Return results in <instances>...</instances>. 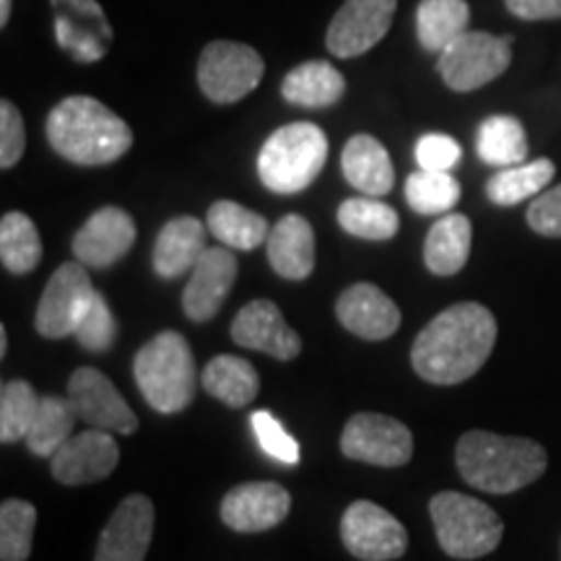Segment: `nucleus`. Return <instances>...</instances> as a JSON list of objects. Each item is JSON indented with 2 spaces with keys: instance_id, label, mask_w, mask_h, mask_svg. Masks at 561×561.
Here are the masks:
<instances>
[{
  "instance_id": "nucleus-1",
  "label": "nucleus",
  "mask_w": 561,
  "mask_h": 561,
  "mask_svg": "<svg viewBox=\"0 0 561 561\" xmlns=\"http://www.w3.org/2000/svg\"><path fill=\"white\" fill-rule=\"evenodd\" d=\"M496 320L479 301H458L416 335L411 364L421 380L460 385L479 371L494 351Z\"/></svg>"
},
{
  "instance_id": "nucleus-2",
  "label": "nucleus",
  "mask_w": 561,
  "mask_h": 561,
  "mask_svg": "<svg viewBox=\"0 0 561 561\" xmlns=\"http://www.w3.org/2000/svg\"><path fill=\"white\" fill-rule=\"evenodd\" d=\"M47 140L70 164L104 167L130 151V125L94 96H68L47 115Z\"/></svg>"
},
{
  "instance_id": "nucleus-3",
  "label": "nucleus",
  "mask_w": 561,
  "mask_h": 561,
  "mask_svg": "<svg viewBox=\"0 0 561 561\" xmlns=\"http://www.w3.org/2000/svg\"><path fill=\"white\" fill-rule=\"evenodd\" d=\"M455 462L471 486L489 494H512L541 479L549 455L533 439L500 437L476 430L458 439Z\"/></svg>"
},
{
  "instance_id": "nucleus-4",
  "label": "nucleus",
  "mask_w": 561,
  "mask_h": 561,
  "mask_svg": "<svg viewBox=\"0 0 561 561\" xmlns=\"http://www.w3.org/2000/svg\"><path fill=\"white\" fill-rule=\"evenodd\" d=\"M133 375L146 403L159 413L185 411L198 388L193 348L178 331H164L146 341L133 359Z\"/></svg>"
},
{
  "instance_id": "nucleus-5",
  "label": "nucleus",
  "mask_w": 561,
  "mask_h": 561,
  "mask_svg": "<svg viewBox=\"0 0 561 561\" xmlns=\"http://www.w3.org/2000/svg\"><path fill=\"white\" fill-rule=\"evenodd\" d=\"M328 161V136L314 123L273 130L257 153V178L271 193L294 195L320 178Z\"/></svg>"
},
{
  "instance_id": "nucleus-6",
  "label": "nucleus",
  "mask_w": 561,
  "mask_h": 561,
  "mask_svg": "<svg viewBox=\"0 0 561 561\" xmlns=\"http://www.w3.org/2000/svg\"><path fill=\"white\" fill-rule=\"evenodd\" d=\"M434 533L453 559H481L502 541V517L489 504L460 491H442L430 502Z\"/></svg>"
},
{
  "instance_id": "nucleus-7",
  "label": "nucleus",
  "mask_w": 561,
  "mask_h": 561,
  "mask_svg": "<svg viewBox=\"0 0 561 561\" xmlns=\"http://www.w3.org/2000/svg\"><path fill=\"white\" fill-rule=\"evenodd\" d=\"M263 73L265 62L261 53L244 42H208L198 60V87L214 104L244 100L263 81Z\"/></svg>"
},
{
  "instance_id": "nucleus-8",
  "label": "nucleus",
  "mask_w": 561,
  "mask_h": 561,
  "mask_svg": "<svg viewBox=\"0 0 561 561\" xmlns=\"http://www.w3.org/2000/svg\"><path fill=\"white\" fill-rule=\"evenodd\" d=\"M512 62V37L462 32L439 53L437 70L453 91H476L500 79Z\"/></svg>"
},
{
  "instance_id": "nucleus-9",
  "label": "nucleus",
  "mask_w": 561,
  "mask_h": 561,
  "mask_svg": "<svg viewBox=\"0 0 561 561\" xmlns=\"http://www.w3.org/2000/svg\"><path fill=\"white\" fill-rule=\"evenodd\" d=\"M94 291L87 265L79 261L62 263L47 280L34 314V325L42 339L60 341L73 335Z\"/></svg>"
},
{
  "instance_id": "nucleus-10",
  "label": "nucleus",
  "mask_w": 561,
  "mask_h": 561,
  "mask_svg": "<svg viewBox=\"0 0 561 561\" xmlns=\"http://www.w3.org/2000/svg\"><path fill=\"white\" fill-rule=\"evenodd\" d=\"M341 453L380 468L405 466L413 455V434L403 421L385 413H356L341 434Z\"/></svg>"
},
{
  "instance_id": "nucleus-11",
  "label": "nucleus",
  "mask_w": 561,
  "mask_h": 561,
  "mask_svg": "<svg viewBox=\"0 0 561 561\" xmlns=\"http://www.w3.org/2000/svg\"><path fill=\"white\" fill-rule=\"evenodd\" d=\"M341 538L348 553L362 561L401 559L409 549L405 525L392 512L369 500L348 504L341 520Z\"/></svg>"
},
{
  "instance_id": "nucleus-12",
  "label": "nucleus",
  "mask_w": 561,
  "mask_h": 561,
  "mask_svg": "<svg viewBox=\"0 0 561 561\" xmlns=\"http://www.w3.org/2000/svg\"><path fill=\"white\" fill-rule=\"evenodd\" d=\"M55 39L76 62H96L115 42L107 13L100 0H50Z\"/></svg>"
},
{
  "instance_id": "nucleus-13",
  "label": "nucleus",
  "mask_w": 561,
  "mask_h": 561,
  "mask_svg": "<svg viewBox=\"0 0 561 561\" xmlns=\"http://www.w3.org/2000/svg\"><path fill=\"white\" fill-rule=\"evenodd\" d=\"M398 0H346L328 26L325 45L335 58H359L390 32Z\"/></svg>"
},
{
  "instance_id": "nucleus-14",
  "label": "nucleus",
  "mask_w": 561,
  "mask_h": 561,
  "mask_svg": "<svg viewBox=\"0 0 561 561\" xmlns=\"http://www.w3.org/2000/svg\"><path fill=\"white\" fill-rule=\"evenodd\" d=\"M68 398L79 413V421H87L94 430L115 434H133L138 430L136 413L123 398V392L100 369H76L68 380Z\"/></svg>"
},
{
  "instance_id": "nucleus-15",
  "label": "nucleus",
  "mask_w": 561,
  "mask_h": 561,
  "mask_svg": "<svg viewBox=\"0 0 561 561\" xmlns=\"http://www.w3.org/2000/svg\"><path fill=\"white\" fill-rule=\"evenodd\" d=\"M121 462V447H117L112 432L91 430L73 434L66 445L50 458L53 479L62 486H87L96 483L115 471Z\"/></svg>"
},
{
  "instance_id": "nucleus-16",
  "label": "nucleus",
  "mask_w": 561,
  "mask_h": 561,
  "mask_svg": "<svg viewBox=\"0 0 561 561\" xmlns=\"http://www.w3.org/2000/svg\"><path fill=\"white\" fill-rule=\"evenodd\" d=\"M136 237V221L128 210L104 206L94 210L87 224L76 231L73 255L87 268H110L128 255Z\"/></svg>"
},
{
  "instance_id": "nucleus-17",
  "label": "nucleus",
  "mask_w": 561,
  "mask_h": 561,
  "mask_svg": "<svg viewBox=\"0 0 561 561\" xmlns=\"http://www.w3.org/2000/svg\"><path fill=\"white\" fill-rule=\"evenodd\" d=\"M231 341L242 348L263 351L278 362H291L301 354L299 333L271 299H252L237 312L231 322Z\"/></svg>"
},
{
  "instance_id": "nucleus-18",
  "label": "nucleus",
  "mask_w": 561,
  "mask_h": 561,
  "mask_svg": "<svg viewBox=\"0 0 561 561\" xmlns=\"http://www.w3.org/2000/svg\"><path fill=\"white\" fill-rule=\"evenodd\" d=\"M153 520L157 515L149 496H125L104 525L94 561H144L153 538Z\"/></svg>"
},
{
  "instance_id": "nucleus-19",
  "label": "nucleus",
  "mask_w": 561,
  "mask_h": 561,
  "mask_svg": "<svg viewBox=\"0 0 561 561\" xmlns=\"http://www.w3.org/2000/svg\"><path fill=\"white\" fill-rule=\"evenodd\" d=\"M291 494L276 481L240 483L221 500V520L237 533H263L286 520Z\"/></svg>"
},
{
  "instance_id": "nucleus-20",
  "label": "nucleus",
  "mask_w": 561,
  "mask_h": 561,
  "mask_svg": "<svg viewBox=\"0 0 561 561\" xmlns=\"http://www.w3.org/2000/svg\"><path fill=\"white\" fill-rule=\"evenodd\" d=\"M237 257L229 248H208L182 291V310L193 322L216 318L237 280Z\"/></svg>"
},
{
  "instance_id": "nucleus-21",
  "label": "nucleus",
  "mask_w": 561,
  "mask_h": 561,
  "mask_svg": "<svg viewBox=\"0 0 561 561\" xmlns=\"http://www.w3.org/2000/svg\"><path fill=\"white\" fill-rule=\"evenodd\" d=\"M335 314L348 333L364 341H385L401 328V310L396 301L380 286L367 284V280L348 286L341 294Z\"/></svg>"
},
{
  "instance_id": "nucleus-22",
  "label": "nucleus",
  "mask_w": 561,
  "mask_h": 561,
  "mask_svg": "<svg viewBox=\"0 0 561 561\" xmlns=\"http://www.w3.org/2000/svg\"><path fill=\"white\" fill-rule=\"evenodd\" d=\"M208 227L195 216H178L161 227L157 244H153L151 265L157 276L172 280L193 273L206 252Z\"/></svg>"
},
{
  "instance_id": "nucleus-23",
  "label": "nucleus",
  "mask_w": 561,
  "mask_h": 561,
  "mask_svg": "<svg viewBox=\"0 0 561 561\" xmlns=\"http://www.w3.org/2000/svg\"><path fill=\"white\" fill-rule=\"evenodd\" d=\"M343 178L351 187L371 198H382L396 185V170H392L390 153L369 133H356L348 138L341 153Z\"/></svg>"
},
{
  "instance_id": "nucleus-24",
  "label": "nucleus",
  "mask_w": 561,
  "mask_h": 561,
  "mask_svg": "<svg viewBox=\"0 0 561 561\" xmlns=\"http://www.w3.org/2000/svg\"><path fill=\"white\" fill-rule=\"evenodd\" d=\"M265 248H268L271 268L280 278L305 280L314 271V231L305 216H284L271 229Z\"/></svg>"
},
{
  "instance_id": "nucleus-25",
  "label": "nucleus",
  "mask_w": 561,
  "mask_h": 561,
  "mask_svg": "<svg viewBox=\"0 0 561 561\" xmlns=\"http://www.w3.org/2000/svg\"><path fill=\"white\" fill-rule=\"evenodd\" d=\"M280 94L289 104L307 110L333 107L346 94V79L331 62L310 60L291 68L286 79L280 81Z\"/></svg>"
},
{
  "instance_id": "nucleus-26",
  "label": "nucleus",
  "mask_w": 561,
  "mask_h": 561,
  "mask_svg": "<svg viewBox=\"0 0 561 561\" xmlns=\"http://www.w3.org/2000/svg\"><path fill=\"white\" fill-rule=\"evenodd\" d=\"M473 227L462 214H445L434 221L424 242V263L434 276H455L466 268L471 255Z\"/></svg>"
},
{
  "instance_id": "nucleus-27",
  "label": "nucleus",
  "mask_w": 561,
  "mask_h": 561,
  "mask_svg": "<svg viewBox=\"0 0 561 561\" xmlns=\"http://www.w3.org/2000/svg\"><path fill=\"white\" fill-rule=\"evenodd\" d=\"M201 385L210 398L229 405V409H244L255 401L257 390H261V377L248 359L221 354L203 367Z\"/></svg>"
},
{
  "instance_id": "nucleus-28",
  "label": "nucleus",
  "mask_w": 561,
  "mask_h": 561,
  "mask_svg": "<svg viewBox=\"0 0 561 561\" xmlns=\"http://www.w3.org/2000/svg\"><path fill=\"white\" fill-rule=\"evenodd\" d=\"M206 227L210 234L229 250H255L268 242L271 227L255 210L240 206L234 201H216L208 208Z\"/></svg>"
},
{
  "instance_id": "nucleus-29",
  "label": "nucleus",
  "mask_w": 561,
  "mask_h": 561,
  "mask_svg": "<svg viewBox=\"0 0 561 561\" xmlns=\"http://www.w3.org/2000/svg\"><path fill=\"white\" fill-rule=\"evenodd\" d=\"M471 5L466 0H421L416 11V34L426 53H442L450 42L468 32Z\"/></svg>"
},
{
  "instance_id": "nucleus-30",
  "label": "nucleus",
  "mask_w": 561,
  "mask_h": 561,
  "mask_svg": "<svg viewBox=\"0 0 561 561\" xmlns=\"http://www.w3.org/2000/svg\"><path fill=\"white\" fill-rule=\"evenodd\" d=\"M76 421H79V413H76L70 398H62V396L42 398L32 430L24 439L26 447H30V453L37 455V458H53V455L58 453L70 437H73Z\"/></svg>"
},
{
  "instance_id": "nucleus-31",
  "label": "nucleus",
  "mask_w": 561,
  "mask_h": 561,
  "mask_svg": "<svg viewBox=\"0 0 561 561\" xmlns=\"http://www.w3.org/2000/svg\"><path fill=\"white\" fill-rule=\"evenodd\" d=\"M557 174L551 159H536L528 164L504 167L486 182V195L494 206H517V203L541 195Z\"/></svg>"
},
{
  "instance_id": "nucleus-32",
  "label": "nucleus",
  "mask_w": 561,
  "mask_h": 561,
  "mask_svg": "<svg viewBox=\"0 0 561 561\" xmlns=\"http://www.w3.org/2000/svg\"><path fill=\"white\" fill-rule=\"evenodd\" d=\"M0 261L13 276L32 273L42 261V237L30 216L9 210L0 219Z\"/></svg>"
},
{
  "instance_id": "nucleus-33",
  "label": "nucleus",
  "mask_w": 561,
  "mask_h": 561,
  "mask_svg": "<svg viewBox=\"0 0 561 561\" xmlns=\"http://www.w3.org/2000/svg\"><path fill=\"white\" fill-rule=\"evenodd\" d=\"M479 157L491 167H515L528 157V136L523 123L512 115H491L481 123L476 138Z\"/></svg>"
},
{
  "instance_id": "nucleus-34",
  "label": "nucleus",
  "mask_w": 561,
  "mask_h": 561,
  "mask_svg": "<svg viewBox=\"0 0 561 561\" xmlns=\"http://www.w3.org/2000/svg\"><path fill=\"white\" fill-rule=\"evenodd\" d=\"M339 224L351 237L369 242L392 240L401 227V216L388 203L362 195V198H348L339 206Z\"/></svg>"
},
{
  "instance_id": "nucleus-35",
  "label": "nucleus",
  "mask_w": 561,
  "mask_h": 561,
  "mask_svg": "<svg viewBox=\"0 0 561 561\" xmlns=\"http://www.w3.org/2000/svg\"><path fill=\"white\" fill-rule=\"evenodd\" d=\"M42 398L30 382L9 380L0 388V442L13 445L24 442L37 416Z\"/></svg>"
},
{
  "instance_id": "nucleus-36",
  "label": "nucleus",
  "mask_w": 561,
  "mask_h": 561,
  "mask_svg": "<svg viewBox=\"0 0 561 561\" xmlns=\"http://www.w3.org/2000/svg\"><path fill=\"white\" fill-rule=\"evenodd\" d=\"M405 201L421 216L447 214L460 201V182L450 172L419 170L405 180Z\"/></svg>"
},
{
  "instance_id": "nucleus-37",
  "label": "nucleus",
  "mask_w": 561,
  "mask_h": 561,
  "mask_svg": "<svg viewBox=\"0 0 561 561\" xmlns=\"http://www.w3.org/2000/svg\"><path fill=\"white\" fill-rule=\"evenodd\" d=\"M34 525H37V510L32 502L5 500L0 504V559H30Z\"/></svg>"
},
{
  "instance_id": "nucleus-38",
  "label": "nucleus",
  "mask_w": 561,
  "mask_h": 561,
  "mask_svg": "<svg viewBox=\"0 0 561 561\" xmlns=\"http://www.w3.org/2000/svg\"><path fill=\"white\" fill-rule=\"evenodd\" d=\"M73 335L83 348L94 351V354H104V351L115 343V335H117L115 314H112L110 305L104 301L100 291H94V297H91L89 307L83 310Z\"/></svg>"
},
{
  "instance_id": "nucleus-39",
  "label": "nucleus",
  "mask_w": 561,
  "mask_h": 561,
  "mask_svg": "<svg viewBox=\"0 0 561 561\" xmlns=\"http://www.w3.org/2000/svg\"><path fill=\"white\" fill-rule=\"evenodd\" d=\"M250 421L252 432H255L257 442H261V450L268 455V458L286 462V466L299 462V442L280 426V421L273 416L271 411H255Z\"/></svg>"
},
{
  "instance_id": "nucleus-40",
  "label": "nucleus",
  "mask_w": 561,
  "mask_h": 561,
  "mask_svg": "<svg viewBox=\"0 0 561 561\" xmlns=\"http://www.w3.org/2000/svg\"><path fill=\"white\" fill-rule=\"evenodd\" d=\"M26 151L24 117L19 107L9 100L0 102V167L11 170L16 167Z\"/></svg>"
},
{
  "instance_id": "nucleus-41",
  "label": "nucleus",
  "mask_w": 561,
  "mask_h": 561,
  "mask_svg": "<svg viewBox=\"0 0 561 561\" xmlns=\"http://www.w3.org/2000/svg\"><path fill=\"white\" fill-rule=\"evenodd\" d=\"M462 157L460 144L445 133H426L416 144V161L421 170L450 172Z\"/></svg>"
},
{
  "instance_id": "nucleus-42",
  "label": "nucleus",
  "mask_w": 561,
  "mask_h": 561,
  "mask_svg": "<svg viewBox=\"0 0 561 561\" xmlns=\"http://www.w3.org/2000/svg\"><path fill=\"white\" fill-rule=\"evenodd\" d=\"M528 224L541 237H561V185L536 195L528 208Z\"/></svg>"
},
{
  "instance_id": "nucleus-43",
  "label": "nucleus",
  "mask_w": 561,
  "mask_h": 561,
  "mask_svg": "<svg viewBox=\"0 0 561 561\" xmlns=\"http://www.w3.org/2000/svg\"><path fill=\"white\" fill-rule=\"evenodd\" d=\"M507 11L525 21L561 19V0H504Z\"/></svg>"
},
{
  "instance_id": "nucleus-44",
  "label": "nucleus",
  "mask_w": 561,
  "mask_h": 561,
  "mask_svg": "<svg viewBox=\"0 0 561 561\" xmlns=\"http://www.w3.org/2000/svg\"><path fill=\"white\" fill-rule=\"evenodd\" d=\"M11 9H13V0H0V26H9V19H11Z\"/></svg>"
},
{
  "instance_id": "nucleus-45",
  "label": "nucleus",
  "mask_w": 561,
  "mask_h": 561,
  "mask_svg": "<svg viewBox=\"0 0 561 561\" xmlns=\"http://www.w3.org/2000/svg\"><path fill=\"white\" fill-rule=\"evenodd\" d=\"M5 351H9V333L0 325V356H5Z\"/></svg>"
}]
</instances>
